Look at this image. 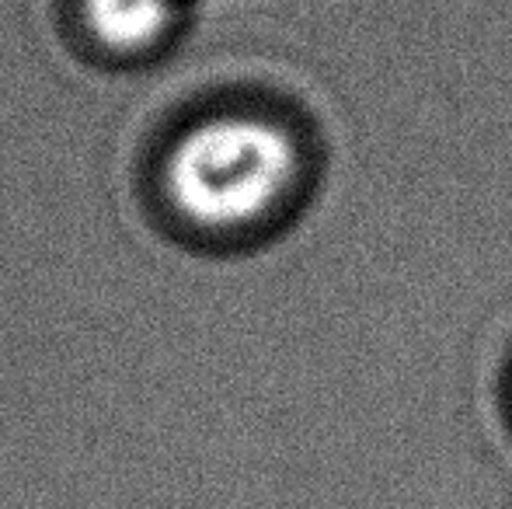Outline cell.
<instances>
[{"label": "cell", "mask_w": 512, "mask_h": 509, "mask_svg": "<svg viewBox=\"0 0 512 509\" xmlns=\"http://www.w3.org/2000/svg\"><path fill=\"white\" fill-rule=\"evenodd\" d=\"M321 182V150L290 105L230 95L157 140L150 203L178 241L251 252L297 231Z\"/></svg>", "instance_id": "6da1fadb"}, {"label": "cell", "mask_w": 512, "mask_h": 509, "mask_svg": "<svg viewBox=\"0 0 512 509\" xmlns=\"http://www.w3.org/2000/svg\"><path fill=\"white\" fill-rule=\"evenodd\" d=\"M192 0H67V32L98 67L129 70L161 60L189 25Z\"/></svg>", "instance_id": "7a4b0ae2"}]
</instances>
